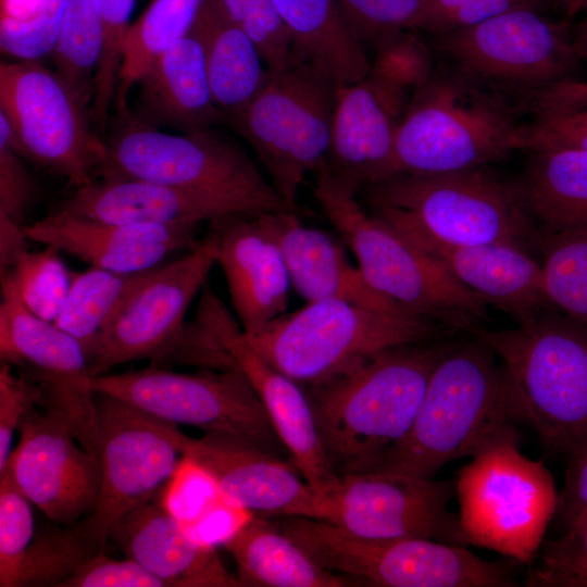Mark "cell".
Returning a JSON list of instances; mask_svg holds the SVG:
<instances>
[{
	"label": "cell",
	"mask_w": 587,
	"mask_h": 587,
	"mask_svg": "<svg viewBox=\"0 0 587 587\" xmlns=\"http://www.w3.org/2000/svg\"><path fill=\"white\" fill-rule=\"evenodd\" d=\"M457 336L389 348L304 386L338 477L383 467L388 450L410 430L429 377Z\"/></svg>",
	"instance_id": "obj_1"
},
{
	"label": "cell",
	"mask_w": 587,
	"mask_h": 587,
	"mask_svg": "<svg viewBox=\"0 0 587 587\" xmlns=\"http://www.w3.org/2000/svg\"><path fill=\"white\" fill-rule=\"evenodd\" d=\"M525 423L512 379L479 338L455 339L434 369L408 434L380 470L434 478L447 463L519 436Z\"/></svg>",
	"instance_id": "obj_2"
},
{
	"label": "cell",
	"mask_w": 587,
	"mask_h": 587,
	"mask_svg": "<svg viewBox=\"0 0 587 587\" xmlns=\"http://www.w3.org/2000/svg\"><path fill=\"white\" fill-rule=\"evenodd\" d=\"M363 207L416 246L508 243L538 250L539 235L513 183L485 166L435 173H400L367 185Z\"/></svg>",
	"instance_id": "obj_3"
},
{
	"label": "cell",
	"mask_w": 587,
	"mask_h": 587,
	"mask_svg": "<svg viewBox=\"0 0 587 587\" xmlns=\"http://www.w3.org/2000/svg\"><path fill=\"white\" fill-rule=\"evenodd\" d=\"M314 196L335 229L353 251L358 268L378 294L404 312L472 335L490 322L488 303L458 282L432 255L361 203L358 191L332 176L322 164Z\"/></svg>",
	"instance_id": "obj_4"
},
{
	"label": "cell",
	"mask_w": 587,
	"mask_h": 587,
	"mask_svg": "<svg viewBox=\"0 0 587 587\" xmlns=\"http://www.w3.org/2000/svg\"><path fill=\"white\" fill-rule=\"evenodd\" d=\"M497 91L452 67L435 71L399 126L392 175L486 166L524 150L526 125Z\"/></svg>",
	"instance_id": "obj_5"
},
{
	"label": "cell",
	"mask_w": 587,
	"mask_h": 587,
	"mask_svg": "<svg viewBox=\"0 0 587 587\" xmlns=\"http://www.w3.org/2000/svg\"><path fill=\"white\" fill-rule=\"evenodd\" d=\"M498 355L525 420L552 452L587 438V327L557 309L514 328L472 334Z\"/></svg>",
	"instance_id": "obj_6"
},
{
	"label": "cell",
	"mask_w": 587,
	"mask_h": 587,
	"mask_svg": "<svg viewBox=\"0 0 587 587\" xmlns=\"http://www.w3.org/2000/svg\"><path fill=\"white\" fill-rule=\"evenodd\" d=\"M457 335L408 313L323 299L284 313L246 337L270 364L307 386L386 349Z\"/></svg>",
	"instance_id": "obj_7"
},
{
	"label": "cell",
	"mask_w": 587,
	"mask_h": 587,
	"mask_svg": "<svg viewBox=\"0 0 587 587\" xmlns=\"http://www.w3.org/2000/svg\"><path fill=\"white\" fill-rule=\"evenodd\" d=\"M459 525L466 546L529 565L555 516L559 492L541 461L524 455L519 436L485 447L454 482Z\"/></svg>",
	"instance_id": "obj_8"
},
{
	"label": "cell",
	"mask_w": 587,
	"mask_h": 587,
	"mask_svg": "<svg viewBox=\"0 0 587 587\" xmlns=\"http://www.w3.org/2000/svg\"><path fill=\"white\" fill-rule=\"evenodd\" d=\"M338 84L321 66L297 55L270 72L262 88L229 125L253 148L290 212L308 174L326 160Z\"/></svg>",
	"instance_id": "obj_9"
},
{
	"label": "cell",
	"mask_w": 587,
	"mask_h": 587,
	"mask_svg": "<svg viewBox=\"0 0 587 587\" xmlns=\"http://www.w3.org/2000/svg\"><path fill=\"white\" fill-rule=\"evenodd\" d=\"M283 532L324 569L379 587H514L504 562L427 538L369 539L322 520L283 516Z\"/></svg>",
	"instance_id": "obj_10"
},
{
	"label": "cell",
	"mask_w": 587,
	"mask_h": 587,
	"mask_svg": "<svg viewBox=\"0 0 587 587\" xmlns=\"http://www.w3.org/2000/svg\"><path fill=\"white\" fill-rule=\"evenodd\" d=\"M92 387L160 420L238 437L278 457L287 452L260 398L238 369H201L187 374L150 364L95 376Z\"/></svg>",
	"instance_id": "obj_11"
},
{
	"label": "cell",
	"mask_w": 587,
	"mask_h": 587,
	"mask_svg": "<svg viewBox=\"0 0 587 587\" xmlns=\"http://www.w3.org/2000/svg\"><path fill=\"white\" fill-rule=\"evenodd\" d=\"M122 121L105 142L107 158L98 178H134L240 193L267 211H288L247 152L212 128L170 135Z\"/></svg>",
	"instance_id": "obj_12"
},
{
	"label": "cell",
	"mask_w": 587,
	"mask_h": 587,
	"mask_svg": "<svg viewBox=\"0 0 587 587\" xmlns=\"http://www.w3.org/2000/svg\"><path fill=\"white\" fill-rule=\"evenodd\" d=\"M96 398L100 494L92 513L79 523L104 550L111 528L125 514L160 497L184 458L185 434L121 399L99 392Z\"/></svg>",
	"instance_id": "obj_13"
},
{
	"label": "cell",
	"mask_w": 587,
	"mask_h": 587,
	"mask_svg": "<svg viewBox=\"0 0 587 587\" xmlns=\"http://www.w3.org/2000/svg\"><path fill=\"white\" fill-rule=\"evenodd\" d=\"M436 48L474 82L521 95L573 78L580 61L569 24L534 9L437 35Z\"/></svg>",
	"instance_id": "obj_14"
},
{
	"label": "cell",
	"mask_w": 587,
	"mask_h": 587,
	"mask_svg": "<svg viewBox=\"0 0 587 587\" xmlns=\"http://www.w3.org/2000/svg\"><path fill=\"white\" fill-rule=\"evenodd\" d=\"M0 112L11 123L24 158L75 188L98 178L107 145L90 126V111L62 78L37 61L2 62Z\"/></svg>",
	"instance_id": "obj_15"
},
{
	"label": "cell",
	"mask_w": 587,
	"mask_h": 587,
	"mask_svg": "<svg viewBox=\"0 0 587 587\" xmlns=\"http://www.w3.org/2000/svg\"><path fill=\"white\" fill-rule=\"evenodd\" d=\"M216 263V242L208 234L186 255L159 265L100 337L89 359L91 376L136 360L195 366L185 315Z\"/></svg>",
	"instance_id": "obj_16"
},
{
	"label": "cell",
	"mask_w": 587,
	"mask_h": 587,
	"mask_svg": "<svg viewBox=\"0 0 587 587\" xmlns=\"http://www.w3.org/2000/svg\"><path fill=\"white\" fill-rule=\"evenodd\" d=\"M454 482L378 470L339 477L324 496V519L369 539L427 538L465 546L449 510Z\"/></svg>",
	"instance_id": "obj_17"
},
{
	"label": "cell",
	"mask_w": 587,
	"mask_h": 587,
	"mask_svg": "<svg viewBox=\"0 0 587 587\" xmlns=\"http://www.w3.org/2000/svg\"><path fill=\"white\" fill-rule=\"evenodd\" d=\"M201 294L197 315L257 392L292 464L319 495L326 496L339 477L325 453L305 390L251 346L238 320L208 283Z\"/></svg>",
	"instance_id": "obj_18"
},
{
	"label": "cell",
	"mask_w": 587,
	"mask_h": 587,
	"mask_svg": "<svg viewBox=\"0 0 587 587\" xmlns=\"http://www.w3.org/2000/svg\"><path fill=\"white\" fill-rule=\"evenodd\" d=\"M17 432L18 444L2 470L9 471L29 502L61 525H73L91 514L100 494L99 459L64 423L39 407L24 416Z\"/></svg>",
	"instance_id": "obj_19"
},
{
	"label": "cell",
	"mask_w": 587,
	"mask_h": 587,
	"mask_svg": "<svg viewBox=\"0 0 587 587\" xmlns=\"http://www.w3.org/2000/svg\"><path fill=\"white\" fill-rule=\"evenodd\" d=\"M184 455L207 471L228 500L250 512L324 519V498L296 466L255 445L226 434H186Z\"/></svg>",
	"instance_id": "obj_20"
},
{
	"label": "cell",
	"mask_w": 587,
	"mask_h": 587,
	"mask_svg": "<svg viewBox=\"0 0 587 587\" xmlns=\"http://www.w3.org/2000/svg\"><path fill=\"white\" fill-rule=\"evenodd\" d=\"M411 99L371 71L358 82L339 85L323 163L328 173L358 192L391 176L397 132Z\"/></svg>",
	"instance_id": "obj_21"
},
{
	"label": "cell",
	"mask_w": 587,
	"mask_h": 587,
	"mask_svg": "<svg viewBox=\"0 0 587 587\" xmlns=\"http://www.w3.org/2000/svg\"><path fill=\"white\" fill-rule=\"evenodd\" d=\"M58 210L98 222L153 225L200 224L236 213L272 212L240 193L134 178H98L75 188Z\"/></svg>",
	"instance_id": "obj_22"
},
{
	"label": "cell",
	"mask_w": 587,
	"mask_h": 587,
	"mask_svg": "<svg viewBox=\"0 0 587 587\" xmlns=\"http://www.w3.org/2000/svg\"><path fill=\"white\" fill-rule=\"evenodd\" d=\"M261 213V212H260ZM260 213H236L210 222L235 315L253 335L283 315L290 277L279 246Z\"/></svg>",
	"instance_id": "obj_23"
},
{
	"label": "cell",
	"mask_w": 587,
	"mask_h": 587,
	"mask_svg": "<svg viewBox=\"0 0 587 587\" xmlns=\"http://www.w3.org/2000/svg\"><path fill=\"white\" fill-rule=\"evenodd\" d=\"M101 551L79 522L37 529L32 503L0 472V587H60Z\"/></svg>",
	"instance_id": "obj_24"
},
{
	"label": "cell",
	"mask_w": 587,
	"mask_h": 587,
	"mask_svg": "<svg viewBox=\"0 0 587 587\" xmlns=\"http://www.w3.org/2000/svg\"><path fill=\"white\" fill-rule=\"evenodd\" d=\"M199 224L153 225L98 222L57 210L24 227L29 240L90 266L133 273L158 266L173 252L193 248Z\"/></svg>",
	"instance_id": "obj_25"
},
{
	"label": "cell",
	"mask_w": 587,
	"mask_h": 587,
	"mask_svg": "<svg viewBox=\"0 0 587 587\" xmlns=\"http://www.w3.org/2000/svg\"><path fill=\"white\" fill-rule=\"evenodd\" d=\"M108 540L164 587L241 586L223 565L216 548L192 539L158 499L125 514L111 528Z\"/></svg>",
	"instance_id": "obj_26"
},
{
	"label": "cell",
	"mask_w": 587,
	"mask_h": 587,
	"mask_svg": "<svg viewBox=\"0 0 587 587\" xmlns=\"http://www.w3.org/2000/svg\"><path fill=\"white\" fill-rule=\"evenodd\" d=\"M259 216L280 248L290 283L308 302L339 299L373 310L407 313L366 283L339 243L326 233L303 225L297 213L272 211Z\"/></svg>",
	"instance_id": "obj_27"
},
{
	"label": "cell",
	"mask_w": 587,
	"mask_h": 587,
	"mask_svg": "<svg viewBox=\"0 0 587 587\" xmlns=\"http://www.w3.org/2000/svg\"><path fill=\"white\" fill-rule=\"evenodd\" d=\"M136 85V101L122 120L155 129L173 127L182 133L226 123L213 100L202 47L191 34L163 51Z\"/></svg>",
	"instance_id": "obj_28"
},
{
	"label": "cell",
	"mask_w": 587,
	"mask_h": 587,
	"mask_svg": "<svg viewBox=\"0 0 587 587\" xmlns=\"http://www.w3.org/2000/svg\"><path fill=\"white\" fill-rule=\"evenodd\" d=\"M417 247L439 261L488 305L508 314L516 325L554 309L545 288L540 261L520 247L508 243Z\"/></svg>",
	"instance_id": "obj_29"
},
{
	"label": "cell",
	"mask_w": 587,
	"mask_h": 587,
	"mask_svg": "<svg viewBox=\"0 0 587 587\" xmlns=\"http://www.w3.org/2000/svg\"><path fill=\"white\" fill-rule=\"evenodd\" d=\"M0 361L46 390L91 376L80 341L32 313L9 275L0 274Z\"/></svg>",
	"instance_id": "obj_30"
},
{
	"label": "cell",
	"mask_w": 587,
	"mask_h": 587,
	"mask_svg": "<svg viewBox=\"0 0 587 587\" xmlns=\"http://www.w3.org/2000/svg\"><path fill=\"white\" fill-rule=\"evenodd\" d=\"M528 152L513 185L538 235L587 228V150L554 147Z\"/></svg>",
	"instance_id": "obj_31"
},
{
	"label": "cell",
	"mask_w": 587,
	"mask_h": 587,
	"mask_svg": "<svg viewBox=\"0 0 587 587\" xmlns=\"http://www.w3.org/2000/svg\"><path fill=\"white\" fill-rule=\"evenodd\" d=\"M200 42L213 100L229 124L268 77L255 43L225 13L217 0H204L190 28Z\"/></svg>",
	"instance_id": "obj_32"
},
{
	"label": "cell",
	"mask_w": 587,
	"mask_h": 587,
	"mask_svg": "<svg viewBox=\"0 0 587 587\" xmlns=\"http://www.w3.org/2000/svg\"><path fill=\"white\" fill-rule=\"evenodd\" d=\"M223 547L236 562L241 586H361L355 578L321 566L279 525L260 516L253 515Z\"/></svg>",
	"instance_id": "obj_33"
},
{
	"label": "cell",
	"mask_w": 587,
	"mask_h": 587,
	"mask_svg": "<svg viewBox=\"0 0 587 587\" xmlns=\"http://www.w3.org/2000/svg\"><path fill=\"white\" fill-rule=\"evenodd\" d=\"M296 52L325 70L338 85L363 78L371 68L364 45L348 25L337 0H273Z\"/></svg>",
	"instance_id": "obj_34"
},
{
	"label": "cell",
	"mask_w": 587,
	"mask_h": 587,
	"mask_svg": "<svg viewBox=\"0 0 587 587\" xmlns=\"http://www.w3.org/2000/svg\"><path fill=\"white\" fill-rule=\"evenodd\" d=\"M158 266L133 273L90 266L73 273L67 299L53 323L80 341L89 360L102 334Z\"/></svg>",
	"instance_id": "obj_35"
},
{
	"label": "cell",
	"mask_w": 587,
	"mask_h": 587,
	"mask_svg": "<svg viewBox=\"0 0 587 587\" xmlns=\"http://www.w3.org/2000/svg\"><path fill=\"white\" fill-rule=\"evenodd\" d=\"M204 0H152L130 24L123 47L114 107L121 118L129 114L128 97L152 62L188 35Z\"/></svg>",
	"instance_id": "obj_36"
},
{
	"label": "cell",
	"mask_w": 587,
	"mask_h": 587,
	"mask_svg": "<svg viewBox=\"0 0 587 587\" xmlns=\"http://www.w3.org/2000/svg\"><path fill=\"white\" fill-rule=\"evenodd\" d=\"M103 38L99 0H64L58 37L50 55L55 73L89 111Z\"/></svg>",
	"instance_id": "obj_37"
},
{
	"label": "cell",
	"mask_w": 587,
	"mask_h": 587,
	"mask_svg": "<svg viewBox=\"0 0 587 587\" xmlns=\"http://www.w3.org/2000/svg\"><path fill=\"white\" fill-rule=\"evenodd\" d=\"M538 252L551 304L587 327V228L539 236Z\"/></svg>",
	"instance_id": "obj_38"
},
{
	"label": "cell",
	"mask_w": 587,
	"mask_h": 587,
	"mask_svg": "<svg viewBox=\"0 0 587 587\" xmlns=\"http://www.w3.org/2000/svg\"><path fill=\"white\" fill-rule=\"evenodd\" d=\"M63 7L64 0H0L1 51L20 61L50 54Z\"/></svg>",
	"instance_id": "obj_39"
},
{
	"label": "cell",
	"mask_w": 587,
	"mask_h": 587,
	"mask_svg": "<svg viewBox=\"0 0 587 587\" xmlns=\"http://www.w3.org/2000/svg\"><path fill=\"white\" fill-rule=\"evenodd\" d=\"M13 280L23 304L38 317L54 322L67 299L73 273L59 251H25L9 270L1 272Z\"/></svg>",
	"instance_id": "obj_40"
},
{
	"label": "cell",
	"mask_w": 587,
	"mask_h": 587,
	"mask_svg": "<svg viewBox=\"0 0 587 587\" xmlns=\"http://www.w3.org/2000/svg\"><path fill=\"white\" fill-rule=\"evenodd\" d=\"M562 526L563 533L544 541L527 565L525 586L587 587V514Z\"/></svg>",
	"instance_id": "obj_41"
},
{
	"label": "cell",
	"mask_w": 587,
	"mask_h": 587,
	"mask_svg": "<svg viewBox=\"0 0 587 587\" xmlns=\"http://www.w3.org/2000/svg\"><path fill=\"white\" fill-rule=\"evenodd\" d=\"M227 16L255 43L270 72L280 71L298 55L273 0H217Z\"/></svg>",
	"instance_id": "obj_42"
},
{
	"label": "cell",
	"mask_w": 587,
	"mask_h": 587,
	"mask_svg": "<svg viewBox=\"0 0 587 587\" xmlns=\"http://www.w3.org/2000/svg\"><path fill=\"white\" fill-rule=\"evenodd\" d=\"M414 32H397L377 42L370 68L412 97L436 71L432 49Z\"/></svg>",
	"instance_id": "obj_43"
},
{
	"label": "cell",
	"mask_w": 587,
	"mask_h": 587,
	"mask_svg": "<svg viewBox=\"0 0 587 587\" xmlns=\"http://www.w3.org/2000/svg\"><path fill=\"white\" fill-rule=\"evenodd\" d=\"M136 0H99L103 22V49L95 78L91 120L103 129L114 103L123 47Z\"/></svg>",
	"instance_id": "obj_44"
},
{
	"label": "cell",
	"mask_w": 587,
	"mask_h": 587,
	"mask_svg": "<svg viewBox=\"0 0 587 587\" xmlns=\"http://www.w3.org/2000/svg\"><path fill=\"white\" fill-rule=\"evenodd\" d=\"M353 34L376 45L401 30L423 29L428 0H337Z\"/></svg>",
	"instance_id": "obj_45"
},
{
	"label": "cell",
	"mask_w": 587,
	"mask_h": 587,
	"mask_svg": "<svg viewBox=\"0 0 587 587\" xmlns=\"http://www.w3.org/2000/svg\"><path fill=\"white\" fill-rule=\"evenodd\" d=\"M222 496L223 494L214 478L184 455L158 501L182 525H187Z\"/></svg>",
	"instance_id": "obj_46"
},
{
	"label": "cell",
	"mask_w": 587,
	"mask_h": 587,
	"mask_svg": "<svg viewBox=\"0 0 587 587\" xmlns=\"http://www.w3.org/2000/svg\"><path fill=\"white\" fill-rule=\"evenodd\" d=\"M40 388L13 367L1 362L0 366V471L11 454L13 434L24 416L40 407Z\"/></svg>",
	"instance_id": "obj_47"
},
{
	"label": "cell",
	"mask_w": 587,
	"mask_h": 587,
	"mask_svg": "<svg viewBox=\"0 0 587 587\" xmlns=\"http://www.w3.org/2000/svg\"><path fill=\"white\" fill-rule=\"evenodd\" d=\"M60 587H164L163 583L133 559L116 560L104 550L83 564Z\"/></svg>",
	"instance_id": "obj_48"
},
{
	"label": "cell",
	"mask_w": 587,
	"mask_h": 587,
	"mask_svg": "<svg viewBox=\"0 0 587 587\" xmlns=\"http://www.w3.org/2000/svg\"><path fill=\"white\" fill-rule=\"evenodd\" d=\"M23 159L0 141V213L26 226L27 213L38 198V187Z\"/></svg>",
	"instance_id": "obj_49"
},
{
	"label": "cell",
	"mask_w": 587,
	"mask_h": 587,
	"mask_svg": "<svg viewBox=\"0 0 587 587\" xmlns=\"http://www.w3.org/2000/svg\"><path fill=\"white\" fill-rule=\"evenodd\" d=\"M569 147L587 150V110L534 116L524 150Z\"/></svg>",
	"instance_id": "obj_50"
},
{
	"label": "cell",
	"mask_w": 587,
	"mask_h": 587,
	"mask_svg": "<svg viewBox=\"0 0 587 587\" xmlns=\"http://www.w3.org/2000/svg\"><path fill=\"white\" fill-rule=\"evenodd\" d=\"M253 515L223 495L201 515L183 527L197 542L216 548L230 539Z\"/></svg>",
	"instance_id": "obj_51"
},
{
	"label": "cell",
	"mask_w": 587,
	"mask_h": 587,
	"mask_svg": "<svg viewBox=\"0 0 587 587\" xmlns=\"http://www.w3.org/2000/svg\"><path fill=\"white\" fill-rule=\"evenodd\" d=\"M508 0H428L427 13L422 30L432 33L445 22L462 27L476 24L500 13Z\"/></svg>",
	"instance_id": "obj_52"
},
{
	"label": "cell",
	"mask_w": 587,
	"mask_h": 587,
	"mask_svg": "<svg viewBox=\"0 0 587 587\" xmlns=\"http://www.w3.org/2000/svg\"><path fill=\"white\" fill-rule=\"evenodd\" d=\"M566 457L565 478L555 513L562 525L587 514V438Z\"/></svg>",
	"instance_id": "obj_53"
},
{
	"label": "cell",
	"mask_w": 587,
	"mask_h": 587,
	"mask_svg": "<svg viewBox=\"0 0 587 587\" xmlns=\"http://www.w3.org/2000/svg\"><path fill=\"white\" fill-rule=\"evenodd\" d=\"M521 100L535 116L587 110V80L565 79L540 90L522 93Z\"/></svg>",
	"instance_id": "obj_54"
},
{
	"label": "cell",
	"mask_w": 587,
	"mask_h": 587,
	"mask_svg": "<svg viewBox=\"0 0 587 587\" xmlns=\"http://www.w3.org/2000/svg\"><path fill=\"white\" fill-rule=\"evenodd\" d=\"M25 226L0 213V273L9 270L28 250Z\"/></svg>",
	"instance_id": "obj_55"
},
{
	"label": "cell",
	"mask_w": 587,
	"mask_h": 587,
	"mask_svg": "<svg viewBox=\"0 0 587 587\" xmlns=\"http://www.w3.org/2000/svg\"><path fill=\"white\" fill-rule=\"evenodd\" d=\"M573 39L579 59L587 60V13L576 30L573 32Z\"/></svg>",
	"instance_id": "obj_56"
},
{
	"label": "cell",
	"mask_w": 587,
	"mask_h": 587,
	"mask_svg": "<svg viewBox=\"0 0 587 587\" xmlns=\"http://www.w3.org/2000/svg\"><path fill=\"white\" fill-rule=\"evenodd\" d=\"M558 2L569 17L587 12V0H558Z\"/></svg>",
	"instance_id": "obj_57"
},
{
	"label": "cell",
	"mask_w": 587,
	"mask_h": 587,
	"mask_svg": "<svg viewBox=\"0 0 587 587\" xmlns=\"http://www.w3.org/2000/svg\"><path fill=\"white\" fill-rule=\"evenodd\" d=\"M587 13V12H586Z\"/></svg>",
	"instance_id": "obj_58"
}]
</instances>
